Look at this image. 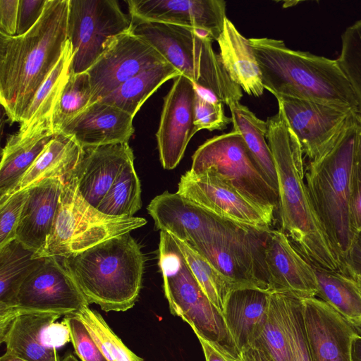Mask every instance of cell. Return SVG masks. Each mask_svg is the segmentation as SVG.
Here are the masks:
<instances>
[{"mask_svg": "<svg viewBox=\"0 0 361 361\" xmlns=\"http://www.w3.org/2000/svg\"><path fill=\"white\" fill-rule=\"evenodd\" d=\"M278 105V112L266 121V137L278 178L281 230L314 267L341 271L343 262L316 214L304 180L301 145Z\"/></svg>", "mask_w": 361, "mask_h": 361, "instance_id": "cell-1", "label": "cell"}, {"mask_svg": "<svg viewBox=\"0 0 361 361\" xmlns=\"http://www.w3.org/2000/svg\"><path fill=\"white\" fill-rule=\"evenodd\" d=\"M68 0H48L26 33L0 35V102L11 123H20L38 89L59 61L66 42Z\"/></svg>", "mask_w": 361, "mask_h": 361, "instance_id": "cell-2", "label": "cell"}, {"mask_svg": "<svg viewBox=\"0 0 361 361\" xmlns=\"http://www.w3.org/2000/svg\"><path fill=\"white\" fill-rule=\"evenodd\" d=\"M250 40L264 88L276 99L292 97L358 112L353 89L337 59L291 49L281 39Z\"/></svg>", "mask_w": 361, "mask_h": 361, "instance_id": "cell-3", "label": "cell"}, {"mask_svg": "<svg viewBox=\"0 0 361 361\" xmlns=\"http://www.w3.org/2000/svg\"><path fill=\"white\" fill-rule=\"evenodd\" d=\"M61 258L90 305L97 304L105 312H125L135 305L145 256L130 233Z\"/></svg>", "mask_w": 361, "mask_h": 361, "instance_id": "cell-4", "label": "cell"}, {"mask_svg": "<svg viewBox=\"0 0 361 361\" xmlns=\"http://www.w3.org/2000/svg\"><path fill=\"white\" fill-rule=\"evenodd\" d=\"M357 115L351 114L334 146L319 159L310 161L305 175L313 207L342 262L358 235L349 209L357 164Z\"/></svg>", "mask_w": 361, "mask_h": 361, "instance_id": "cell-5", "label": "cell"}, {"mask_svg": "<svg viewBox=\"0 0 361 361\" xmlns=\"http://www.w3.org/2000/svg\"><path fill=\"white\" fill-rule=\"evenodd\" d=\"M131 23V32L153 47L180 75L212 90L228 106L240 102L241 88L230 78L208 34L132 18Z\"/></svg>", "mask_w": 361, "mask_h": 361, "instance_id": "cell-6", "label": "cell"}, {"mask_svg": "<svg viewBox=\"0 0 361 361\" xmlns=\"http://www.w3.org/2000/svg\"><path fill=\"white\" fill-rule=\"evenodd\" d=\"M63 181L51 231L37 258L67 257L147 224L141 217H115L99 212L82 197L73 173Z\"/></svg>", "mask_w": 361, "mask_h": 361, "instance_id": "cell-7", "label": "cell"}, {"mask_svg": "<svg viewBox=\"0 0 361 361\" xmlns=\"http://www.w3.org/2000/svg\"><path fill=\"white\" fill-rule=\"evenodd\" d=\"M159 266L171 313L188 323L195 334L238 356L224 315L206 295L174 238L166 231H160Z\"/></svg>", "mask_w": 361, "mask_h": 361, "instance_id": "cell-8", "label": "cell"}, {"mask_svg": "<svg viewBox=\"0 0 361 361\" xmlns=\"http://www.w3.org/2000/svg\"><path fill=\"white\" fill-rule=\"evenodd\" d=\"M209 170L274 218L279 194L269 183L241 134L232 131L202 144L192 156L193 173Z\"/></svg>", "mask_w": 361, "mask_h": 361, "instance_id": "cell-9", "label": "cell"}, {"mask_svg": "<svg viewBox=\"0 0 361 361\" xmlns=\"http://www.w3.org/2000/svg\"><path fill=\"white\" fill-rule=\"evenodd\" d=\"M131 18L115 0H68V39L73 49L71 71L86 72L114 39L131 30Z\"/></svg>", "mask_w": 361, "mask_h": 361, "instance_id": "cell-10", "label": "cell"}, {"mask_svg": "<svg viewBox=\"0 0 361 361\" xmlns=\"http://www.w3.org/2000/svg\"><path fill=\"white\" fill-rule=\"evenodd\" d=\"M89 305L61 257H41L22 283L11 307L0 312V326L20 312H46L66 316Z\"/></svg>", "mask_w": 361, "mask_h": 361, "instance_id": "cell-11", "label": "cell"}, {"mask_svg": "<svg viewBox=\"0 0 361 361\" xmlns=\"http://www.w3.org/2000/svg\"><path fill=\"white\" fill-rule=\"evenodd\" d=\"M163 63L168 62L153 47L131 30L118 35L86 71L92 87V104L140 73Z\"/></svg>", "mask_w": 361, "mask_h": 361, "instance_id": "cell-12", "label": "cell"}, {"mask_svg": "<svg viewBox=\"0 0 361 361\" xmlns=\"http://www.w3.org/2000/svg\"><path fill=\"white\" fill-rule=\"evenodd\" d=\"M276 99L310 161L319 159L331 149L351 114L357 112L292 97Z\"/></svg>", "mask_w": 361, "mask_h": 361, "instance_id": "cell-13", "label": "cell"}, {"mask_svg": "<svg viewBox=\"0 0 361 361\" xmlns=\"http://www.w3.org/2000/svg\"><path fill=\"white\" fill-rule=\"evenodd\" d=\"M177 193L221 217L243 225L270 229L274 220L209 170L186 171L180 177Z\"/></svg>", "mask_w": 361, "mask_h": 361, "instance_id": "cell-14", "label": "cell"}, {"mask_svg": "<svg viewBox=\"0 0 361 361\" xmlns=\"http://www.w3.org/2000/svg\"><path fill=\"white\" fill-rule=\"evenodd\" d=\"M193 82L183 75L173 79L164 98L159 125L156 133L159 159L166 170L176 168L195 135Z\"/></svg>", "mask_w": 361, "mask_h": 361, "instance_id": "cell-15", "label": "cell"}, {"mask_svg": "<svg viewBox=\"0 0 361 361\" xmlns=\"http://www.w3.org/2000/svg\"><path fill=\"white\" fill-rule=\"evenodd\" d=\"M130 16L141 21L203 31L217 41L226 18L222 0H128Z\"/></svg>", "mask_w": 361, "mask_h": 361, "instance_id": "cell-16", "label": "cell"}, {"mask_svg": "<svg viewBox=\"0 0 361 361\" xmlns=\"http://www.w3.org/2000/svg\"><path fill=\"white\" fill-rule=\"evenodd\" d=\"M264 259L269 291L288 293L300 298L317 296L318 285L313 265L281 230H269Z\"/></svg>", "mask_w": 361, "mask_h": 361, "instance_id": "cell-17", "label": "cell"}, {"mask_svg": "<svg viewBox=\"0 0 361 361\" xmlns=\"http://www.w3.org/2000/svg\"><path fill=\"white\" fill-rule=\"evenodd\" d=\"M300 300L313 361H351V343L357 333L323 300Z\"/></svg>", "mask_w": 361, "mask_h": 361, "instance_id": "cell-18", "label": "cell"}, {"mask_svg": "<svg viewBox=\"0 0 361 361\" xmlns=\"http://www.w3.org/2000/svg\"><path fill=\"white\" fill-rule=\"evenodd\" d=\"M133 157L128 142L82 148L73 173L82 197L97 209L124 165Z\"/></svg>", "mask_w": 361, "mask_h": 361, "instance_id": "cell-19", "label": "cell"}, {"mask_svg": "<svg viewBox=\"0 0 361 361\" xmlns=\"http://www.w3.org/2000/svg\"><path fill=\"white\" fill-rule=\"evenodd\" d=\"M133 119L121 109L97 101L65 124L60 133L82 148L128 143L134 133Z\"/></svg>", "mask_w": 361, "mask_h": 361, "instance_id": "cell-20", "label": "cell"}, {"mask_svg": "<svg viewBox=\"0 0 361 361\" xmlns=\"http://www.w3.org/2000/svg\"><path fill=\"white\" fill-rule=\"evenodd\" d=\"M63 184L62 178H50L27 188L16 240L35 255L42 250L51 231Z\"/></svg>", "mask_w": 361, "mask_h": 361, "instance_id": "cell-21", "label": "cell"}, {"mask_svg": "<svg viewBox=\"0 0 361 361\" xmlns=\"http://www.w3.org/2000/svg\"><path fill=\"white\" fill-rule=\"evenodd\" d=\"M271 291L256 286H236L229 293L224 317L239 353L259 337L266 324Z\"/></svg>", "mask_w": 361, "mask_h": 361, "instance_id": "cell-22", "label": "cell"}, {"mask_svg": "<svg viewBox=\"0 0 361 361\" xmlns=\"http://www.w3.org/2000/svg\"><path fill=\"white\" fill-rule=\"evenodd\" d=\"M51 118L25 132L11 135L1 150L0 202L9 197L23 176L55 137Z\"/></svg>", "mask_w": 361, "mask_h": 361, "instance_id": "cell-23", "label": "cell"}, {"mask_svg": "<svg viewBox=\"0 0 361 361\" xmlns=\"http://www.w3.org/2000/svg\"><path fill=\"white\" fill-rule=\"evenodd\" d=\"M62 315L46 312H23L0 326V343L6 353L27 361H60L56 348L42 343L44 330Z\"/></svg>", "mask_w": 361, "mask_h": 361, "instance_id": "cell-24", "label": "cell"}, {"mask_svg": "<svg viewBox=\"0 0 361 361\" xmlns=\"http://www.w3.org/2000/svg\"><path fill=\"white\" fill-rule=\"evenodd\" d=\"M217 42L222 64L231 80L249 95H262L264 88L250 40L227 17Z\"/></svg>", "mask_w": 361, "mask_h": 361, "instance_id": "cell-25", "label": "cell"}, {"mask_svg": "<svg viewBox=\"0 0 361 361\" xmlns=\"http://www.w3.org/2000/svg\"><path fill=\"white\" fill-rule=\"evenodd\" d=\"M82 152V148L74 139L61 133L56 134L23 176L12 194L27 189L46 179H64L76 169Z\"/></svg>", "mask_w": 361, "mask_h": 361, "instance_id": "cell-26", "label": "cell"}, {"mask_svg": "<svg viewBox=\"0 0 361 361\" xmlns=\"http://www.w3.org/2000/svg\"><path fill=\"white\" fill-rule=\"evenodd\" d=\"M314 269L318 285L317 297L329 305L361 336V292L358 288L338 271Z\"/></svg>", "mask_w": 361, "mask_h": 361, "instance_id": "cell-27", "label": "cell"}, {"mask_svg": "<svg viewBox=\"0 0 361 361\" xmlns=\"http://www.w3.org/2000/svg\"><path fill=\"white\" fill-rule=\"evenodd\" d=\"M180 73L169 63L151 67L128 80L100 102L114 106L134 118L146 100L164 82Z\"/></svg>", "mask_w": 361, "mask_h": 361, "instance_id": "cell-28", "label": "cell"}, {"mask_svg": "<svg viewBox=\"0 0 361 361\" xmlns=\"http://www.w3.org/2000/svg\"><path fill=\"white\" fill-rule=\"evenodd\" d=\"M228 107L231 114L233 130L241 134L267 179L279 194L274 159L266 137L267 121L259 118L240 102L232 104Z\"/></svg>", "mask_w": 361, "mask_h": 361, "instance_id": "cell-29", "label": "cell"}, {"mask_svg": "<svg viewBox=\"0 0 361 361\" xmlns=\"http://www.w3.org/2000/svg\"><path fill=\"white\" fill-rule=\"evenodd\" d=\"M73 55L71 43L68 39L59 61L38 89L22 117L18 132H25L51 118L55 102L69 75Z\"/></svg>", "mask_w": 361, "mask_h": 361, "instance_id": "cell-30", "label": "cell"}, {"mask_svg": "<svg viewBox=\"0 0 361 361\" xmlns=\"http://www.w3.org/2000/svg\"><path fill=\"white\" fill-rule=\"evenodd\" d=\"M39 260L16 240L0 248V312L11 307L22 283Z\"/></svg>", "mask_w": 361, "mask_h": 361, "instance_id": "cell-31", "label": "cell"}, {"mask_svg": "<svg viewBox=\"0 0 361 361\" xmlns=\"http://www.w3.org/2000/svg\"><path fill=\"white\" fill-rule=\"evenodd\" d=\"M141 207V185L133 157L124 165L97 209L111 216L130 217Z\"/></svg>", "mask_w": 361, "mask_h": 361, "instance_id": "cell-32", "label": "cell"}, {"mask_svg": "<svg viewBox=\"0 0 361 361\" xmlns=\"http://www.w3.org/2000/svg\"><path fill=\"white\" fill-rule=\"evenodd\" d=\"M278 305L282 328L292 361H313L300 298L290 293L272 291Z\"/></svg>", "mask_w": 361, "mask_h": 361, "instance_id": "cell-33", "label": "cell"}, {"mask_svg": "<svg viewBox=\"0 0 361 361\" xmlns=\"http://www.w3.org/2000/svg\"><path fill=\"white\" fill-rule=\"evenodd\" d=\"M172 237L202 289L224 315L226 298L230 291L236 286L188 244L173 235Z\"/></svg>", "mask_w": 361, "mask_h": 361, "instance_id": "cell-34", "label": "cell"}, {"mask_svg": "<svg viewBox=\"0 0 361 361\" xmlns=\"http://www.w3.org/2000/svg\"><path fill=\"white\" fill-rule=\"evenodd\" d=\"M92 87L87 72L69 75L55 102L51 122L56 134L92 104Z\"/></svg>", "mask_w": 361, "mask_h": 361, "instance_id": "cell-35", "label": "cell"}, {"mask_svg": "<svg viewBox=\"0 0 361 361\" xmlns=\"http://www.w3.org/2000/svg\"><path fill=\"white\" fill-rule=\"evenodd\" d=\"M73 315L83 322L108 361H144L122 342L97 311L87 307Z\"/></svg>", "mask_w": 361, "mask_h": 361, "instance_id": "cell-36", "label": "cell"}, {"mask_svg": "<svg viewBox=\"0 0 361 361\" xmlns=\"http://www.w3.org/2000/svg\"><path fill=\"white\" fill-rule=\"evenodd\" d=\"M337 61L351 84L358 103V113L361 114V20L343 32Z\"/></svg>", "mask_w": 361, "mask_h": 361, "instance_id": "cell-37", "label": "cell"}, {"mask_svg": "<svg viewBox=\"0 0 361 361\" xmlns=\"http://www.w3.org/2000/svg\"><path fill=\"white\" fill-rule=\"evenodd\" d=\"M195 91L194 125L195 133L201 130H222L232 123L225 115L223 101L212 90L193 83Z\"/></svg>", "mask_w": 361, "mask_h": 361, "instance_id": "cell-38", "label": "cell"}, {"mask_svg": "<svg viewBox=\"0 0 361 361\" xmlns=\"http://www.w3.org/2000/svg\"><path fill=\"white\" fill-rule=\"evenodd\" d=\"M253 344L262 349L272 361H292L273 292H271L266 324L259 337Z\"/></svg>", "mask_w": 361, "mask_h": 361, "instance_id": "cell-39", "label": "cell"}, {"mask_svg": "<svg viewBox=\"0 0 361 361\" xmlns=\"http://www.w3.org/2000/svg\"><path fill=\"white\" fill-rule=\"evenodd\" d=\"M28 190L14 192L0 202V248L16 240V230Z\"/></svg>", "mask_w": 361, "mask_h": 361, "instance_id": "cell-40", "label": "cell"}, {"mask_svg": "<svg viewBox=\"0 0 361 361\" xmlns=\"http://www.w3.org/2000/svg\"><path fill=\"white\" fill-rule=\"evenodd\" d=\"M70 331L71 341L81 361H108L83 322L75 315L63 318Z\"/></svg>", "mask_w": 361, "mask_h": 361, "instance_id": "cell-41", "label": "cell"}, {"mask_svg": "<svg viewBox=\"0 0 361 361\" xmlns=\"http://www.w3.org/2000/svg\"><path fill=\"white\" fill-rule=\"evenodd\" d=\"M47 1H19L17 36L26 33L37 23L43 14Z\"/></svg>", "mask_w": 361, "mask_h": 361, "instance_id": "cell-42", "label": "cell"}, {"mask_svg": "<svg viewBox=\"0 0 361 361\" xmlns=\"http://www.w3.org/2000/svg\"><path fill=\"white\" fill-rule=\"evenodd\" d=\"M349 209L352 226L357 234H361V170L357 161L353 175Z\"/></svg>", "mask_w": 361, "mask_h": 361, "instance_id": "cell-43", "label": "cell"}, {"mask_svg": "<svg viewBox=\"0 0 361 361\" xmlns=\"http://www.w3.org/2000/svg\"><path fill=\"white\" fill-rule=\"evenodd\" d=\"M20 0H0V35H16Z\"/></svg>", "mask_w": 361, "mask_h": 361, "instance_id": "cell-44", "label": "cell"}, {"mask_svg": "<svg viewBox=\"0 0 361 361\" xmlns=\"http://www.w3.org/2000/svg\"><path fill=\"white\" fill-rule=\"evenodd\" d=\"M69 328L65 319L61 322H53L43 331L42 343L49 348H58L70 342Z\"/></svg>", "mask_w": 361, "mask_h": 361, "instance_id": "cell-45", "label": "cell"}, {"mask_svg": "<svg viewBox=\"0 0 361 361\" xmlns=\"http://www.w3.org/2000/svg\"><path fill=\"white\" fill-rule=\"evenodd\" d=\"M195 335L202 346L206 361H239L237 355L221 345L211 341L197 334Z\"/></svg>", "mask_w": 361, "mask_h": 361, "instance_id": "cell-46", "label": "cell"}, {"mask_svg": "<svg viewBox=\"0 0 361 361\" xmlns=\"http://www.w3.org/2000/svg\"><path fill=\"white\" fill-rule=\"evenodd\" d=\"M342 270H348L361 276V234H358L353 246L343 259Z\"/></svg>", "mask_w": 361, "mask_h": 361, "instance_id": "cell-47", "label": "cell"}, {"mask_svg": "<svg viewBox=\"0 0 361 361\" xmlns=\"http://www.w3.org/2000/svg\"><path fill=\"white\" fill-rule=\"evenodd\" d=\"M238 357L239 361H272L262 349L254 344L243 348Z\"/></svg>", "mask_w": 361, "mask_h": 361, "instance_id": "cell-48", "label": "cell"}, {"mask_svg": "<svg viewBox=\"0 0 361 361\" xmlns=\"http://www.w3.org/2000/svg\"><path fill=\"white\" fill-rule=\"evenodd\" d=\"M351 361H361V336L355 335L351 343Z\"/></svg>", "mask_w": 361, "mask_h": 361, "instance_id": "cell-49", "label": "cell"}, {"mask_svg": "<svg viewBox=\"0 0 361 361\" xmlns=\"http://www.w3.org/2000/svg\"><path fill=\"white\" fill-rule=\"evenodd\" d=\"M357 161L361 170V114L357 115Z\"/></svg>", "mask_w": 361, "mask_h": 361, "instance_id": "cell-50", "label": "cell"}, {"mask_svg": "<svg viewBox=\"0 0 361 361\" xmlns=\"http://www.w3.org/2000/svg\"><path fill=\"white\" fill-rule=\"evenodd\" d=\"M341 273L345 274L348 276L350 279H352V281L354 282L355 286L358 288L360 291L361 292V276L349 271L348 270H342Z\"/></svg>", "mask_w": 361, "mask_h": 361, "instance_id": "cell-51", "label": "cell"}, {"mask_svg": "<svg viewBox=\"0 0 361 361\" xmlns=\"http://www.w3.org/2000/svg\"><path fill=\"white\" fill-rule=\"evenodd\" d=\"M0 361H27L13 355L5 353L0 358Z\"/></svg>", "mask_w": 361, "mask_h": 361, "instance_id": "cell-52", "label": "cell"}, {"mask_svg": "<svg viewBox=\"0 0 361 361\" xmlns=\"http://www.w3.org/2000/svg\"><path fill=\"white\" fill-rule=\"evenodd\" d=\"M61 361H79L73 354L66 355Z\"/></svg>", "mask_w": 361, "mask_h": 361, "instance_id": "cell-53", "label": "cell"}]
</instances>
